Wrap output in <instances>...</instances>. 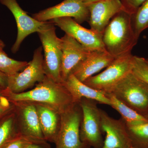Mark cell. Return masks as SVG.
<instances>
[{"label":"cell","mask_w":148,"mask_h":148,"mask_svg":"<svg viewBox=\"0 0 148 148\" xmlns=\"http://www.w3.org/2000/svg\"><path fill=\"white\" fill-rule=\"evenodd\" d=\"M3 93L11 103L28 102L40 104L53 109L60 114L77 104L62 83L56 82L47 76L32 90L14 93L6 88L3 89Z\"/></svg>","instance_id":"6da1fadb"},{"label":"cell","mask_w":148,"mask_h":148,"mask_svg":"<svg viewBox=\"0 0 148 148\" xmlns=\"http://www.w3.org/2000/svg\"><path fill=\"white\" fill-rule=\"evenodd\" d=\"M106 51L115 58L131 54L138 42L132 22V14L123 10L111 19L102 35Z\"/></svg>","instance_id":"7a4b0ae2"},{"label":"cell","mask_w":148,"mask_h":148,"mask_svg":"<svg viewBox=\"0 0 148 148\" xmlns=\"http://www.w3.org/2000/svg\"><path fill=\"white\" fill-rule=\"evenodd\" d=\"M38 34L44 53L43 64L46 76L56 82L62 83L61 38L56 36L55 25L51 21H47Z\"/></svg>","instance_id":"3957f363"},{"label":"cell","mask_w":148,"mask_h":148,"mask_svg":"<svg viewBox=\"0 0 148 148\" xmlns=\"http://www.w3.org/2000/svg\"><path fill=\"white\" fill-rule=\"evenodd\" d=\"M109 93H112L143 116L148 112V84L132 72L119 83Z\"/></svg>","instance_id":"277c9868"},{"label":"cell","mask_w":148,"mask_h":148,"mask_svg":"<svg viewBox=\"0 0 148 148\" xmlns=\"http://www.w3.org/2000/svg\"><path fill=\"white\" fill-rule=\"evenodd\" d=\"M133 62L132 54L117 58L105 71L88 78L84 83L104 93H110L119 83L132 72Z\"/></svg>","instance_id":"5b68a950"},{"label":"cell","mask_w":148,"mask_h":148,"mask_svg":"<svg viewBox=\"0 0 148 148\" xmlns=\"http://www.w3.org/2000/svg\"><path fill=\"white\" fill-rule=\"evenodd\" d=\"M79 104L82 110V116L80 128L81 139L84 144L95 148H102L101 109L98 103L90 99L82 98Z\"/></svg>","instance_id":"8992f818"},{"label":"cell","mask_w":148,"mask_h":148,"mask_svg":"<svg viewBox=\"0 0 148 148\" xmlns=\"http://www.w3.org/2000/svg\"><path fill=\"white\" fill-rule=\"evenodd\" d=\"M42 47L35 50L32 61L22 71L8 76L7 88L14 93L25 92L46 76L43 64Z\"/></svg>","instance_id":"52a82bcc"},{"label":"cell","mask_w":148,"mask_h":148,"mask_svg":"<svg viewBox=\"0 0 148 148\" xmlns=\"http://www.w3.org/2000/svg\"><path fill=\"white\" fill-rule=\"evenodd\" d=\"M82 113L79 103L61 114L60 130L55 142L56 148H82L80 135Z\"/></svg>","instance_id":"ba28073f"},{"label":"cell","mask_w":148,"mask_h":148,"mask_svg":"<svg viewBox=\"0 0 148 148\" xmlns=\"http://www.w3.org/2000/svg\"><path fill=\"white\" fill-rule=\"evenodd\" d=\"M32 17L41 22L56 18L71 17L81 24L88 21L89 12L87 5L81 0H64L56 5L34 14Z\"/></svg>","instance_id":"9c48e42d"},{"label":"cell","mask_w":148,"mask_h":148,"mask_svg":"<svg viewBox=\"0 0 148 148\" xmlns=\"http://www.w3.org/2000/svg\"><path fill=\"white\" fill-rule=\"evenodd\" d=\"M51 21L88 50L106 51L102 35L83 27L71 17L56 18Z\"/></svg>","instance_id":"30bf717a"},{"label":"cell","mask_w":148,"mask_h":148,"mask_svg":"<svg viewBox=\"0 0 148 148\" xmlns=\"http://www.w3.org/2000/svg\"><path fill=\"white\" fill-rule=\"evenodd\" d=\"M0 3L10 11L16 20L17 37L11 48L12 52L16 53L25 38L33 33L39 32L47 21H38L29 16L21 8L17 0H0Z\"/></svg>","instance_id":"8fae6325"},{"label":"cell","mask_w":148,"mask_h":148,"mask_svg":"<svg viewBox=\"0 0 148 148\" xmlns=\"http://www.w3.org/2000/svg\"><path fill=\"white\" fill-rule=\"evenodd\" d=\"M12 103L14 106L18 130L21 135L32 140H45L35 104L28 102Z\"/></svg>","instance_id":"7c38bea8"},{"label":"cell","mask_w":148,"mask_h":148,"mask_svg":"<svg viewBox=\"0 0 148 148\" xmlns=\"http://www.w3.org/2000/svg\"><path fill=\"white\" fill-rule=\"evenodd\" d=\"M86 5L89 10L88 22L90 29L102 36L111 19L124 10L121 0H102Z\"/></svg>","instance_id":"4fadbf2b"},{"label":"cell","mask_w":148,"mask_h":148,"mask_svg":"<svg viewBox=\"0 0 148 148\" xmlns=\"http://www.w3.org/2000/svg\"><path fill=\"white\" fill-rule=\"evenodd\" d=\"M101 128L106 138L102 148H130L132 147L123 120L114 119L101 109Z\"/></svg>","instance_id":"5bb4252c"},{"label":"cell","mask_w":148,"mask_h":148,"mask_svg":"<svg viewBox=\"0 0 148 148\" xmlns=\"http://www.w3.org/2000/svg\"><path fill=\"white\" fill-rule=\"evenodd\" d=\"M61 42L62 52L61 77L63 82L71 75L73 70L92 51L66 34L61 38Z\"/></svg>","instance_id":"9a60e30c"},{"label":"cell","mask_w":148,"mask_h":148,"mask_svg":"<svg viewBox=\"0 0 148 148\" xmlns=\"http://www.w3.org/2000/svg\"><path fill=\"white\" fill-rule=\"evenodd\" d=\"M116 58L106 51H92L73 70L71 74L84 82L94 74L110 66Z\"/></svg>","instance_id":"2e32d148"},{"label":"cell","mask_w":148,"mask_h":148,"mask_svg":"<svg viewBox=\"0 0 148 148\" xmlns=\"http://www.w3.org/2000/svg\"><path fill=\"white\" fill-rule=\"evenodd\" d=\"M62 84L71 94L76 103H79L82 98H86L111 106V101L105 93L89 87L79 80L73 74H71Z\"/></svg>","instance_id":"e0dca14e"},{"label":"cell","mask_w":148,"mask_h":148,"mask_svg":"<svg viewBox=\"0 0 148 148\" xmlns=\"http://www.w3.org/2000/svg\"><path fill=\"white\" fill-rule=\"evenodd\" d=\"M35 105L45 139L55 143L61 126V114L46 106Z\"/></svg>","instance_id":"ac0fdd59"},{"label":"cell","mask_w":148,"mask_h":148,"mask_svg":"<svg viewBox=\"0 0 148 148\" xmlns=\"http://www.w3.org/2000/svg\"><path fill=\"white\" fill-rule=\"evenodd\" d=\"M111 101V107L117 111L127 126L147 122L148 120L138 112L123 103L112 93H105Z\"/></svg>","instance_id":"d6986e66"},{"label":"cell","mask_w":148,"mask_h":148,"mask_svg":"<svg viewBox=\"0 0 148 148\" xmlns=\"http://www.w3.org/2000/svg\"><path fill=\"white\" fill-rule=\"evenodd\" d=\"M20 134L14 109L0 120V148Z\"/></svg>","instance_id":"ffe728a7"},{"label":"cell","mask_w":148,"mask_h":148,"mask_svg":"<svg viewBox=\"0 0 148 148\" xmlns=\"http://www.w3.org/2000/svg\"><path fill=\"white\" fill-rule=\"evenodd\" d=\"M3 49L0 47V72L9 76L22 71L28 66L27 61H16L9 57Z\"/></svg>","instance_id":"44dd1931"},{"label":"cell","mask_w":148,"mask_h":148,"mask_svg":"<svg viewBox=\"0 0 148 148\" xmlns=\"http://www.w3.org/2000/svg\"><path fill=\"white\" fill-rule=\"evenodd\" d=\"M132 22L135 36L139 39L141 33L148 28V0L144 2L132 14Z\"/></svg>","instance_id":"7402d4cb"},{"label":"cell","mask_w":148,"mask_h":148,"mask_svg":"<svg viewBox=\"0 0 148 148\" xmlns=\"http://www.w3.org/2000/svg\"><path fill=\"white\" fill-rule=\"evenodd\" d=\"M126 126L132 146L133 143H137L148 147V122L136 125Z\"/></svg>","instance_id":"603a6c76"},{"label":"cell","mask_w":148,"mask_h":148,"mask_svg":"<svg viewBox=\"0 0 148 148\" xmlns=\"http://www.w3.org/2000/svg\"><path fill=\"white\" fill-rule=\"evenodd\" d=\"M132 72L148 84V64L146 62L145 58L133 56Z\"/></svg>","instance_id":"cb8c5ba5"},{"label":"cell","mask_w":148,"mask_h":148,"mask_svg":"<svg viewBox=\"0 0 148 148\" xmlns=\"http://www.w3.org/2000/svg\"><path fill=\"white\" fill-rule=\"evenodd\" d=\"M4 88L0 86V119L14 109V105L4 95Z\"/></svg>","instance_id":"d4e9b609"},{"label":"cell","mask_w":148,"mask_h":148,"mask_svg":"<svg viewBox=\"0 0 148 148\" xmlns=\"http://www.w3.org/2000/svg\"><path fill=\"white\" fill-rule=\"evenodd\" d=\"M31 139L20 133L16 138L7 144L3 148H24Z\"/></svg>","instance_id":"484cf974"},{"label":"cell","mask_w":148,"mask_h":148,"mask_svg":"<svg viewBox=\"0 0 148 148\" xmlns=\"http://www.w3.org/2000/svg\"><path fill=\"white\" fill-rule=\"evenodd\" d=\"M124 10L133 14L146 0H121Z\"/></svg>","instance_id":"4316f807"},{"label":"cell","mask_w":148,"mask_h":148,"mask_svg":"<svg viewBox=\"0 0 148 148\" xmlns=\"http://www.w3.org/2000/svg\"><path fill=\"white\" fill-rule=\"evenodd\" d=\"M24 148H50L46 140H31Z\"/></svg>","instance_id":"83f0119b"},{"label":"cell","mask_w":148,"mask_h":148,"mask_svg":"<svg viewBox=\"0 0 148 148\" xmlns=\"http://www.w3.org/2000/svg\"><path fill=\"white\" fill-rule=\"evenodd\" d=\"M8 76L3 73L0 72V86L4 88L7 87Z\"/></svg>","instance_id":"f1b7e54d"},{"label":"cell","mask_w":148,"mask_h":148,"mask_svg":"<svg viewBox=\"0 0 148 148\" xmlns=\"http://www.w3.org/2000/svg\"><path fill=\"white\" fill-rule=\"evenodd\" d=\"M81 1L85 4L87 5L91 3L98 1H102V0H81Z\"/></svg>","instance_id":"f546056e"},{"label":"cell","mask_w":148,"mask_h":148,"mask_svg":"<svg viewBox=\"0 0 148 148\" xmlns=\"http://www.w3.org/2000/svg\"><path fill=\"white\" fill-rule=\"evenodd\" d=\"M5 47V45L4 43L2 40H0V47L3 48Z\"/></svg>","instance_id":"4dcf8cb0"},{"label":"cell","mask_w":148,"mask_h":148,"mask_svg":"<svg viewBox=\"0 0 148 148\" xmlns=\"http://www.w3.org/2000/svg\"><path fill=\"white\" fill-rule=\"evenodd\" d=\"M145 117L146 118H147V119L148 120V111L147 112V114H146L145 115Z\"/></svg>","instance_id":"1f68e13d"},{"label":"cell","mask_w":148,"mask_h":148,"mask_svg":"<svg viewBox=\"0 0 148 148\" xmlns=\"http://www.w3.org/2000/svg\"><path fill=\"white\" fill-rule=\"evenodd\" d=\"M145 60L146 62H147V64H148V59H147V58H145Z\"/></svg>","instance_id":"d6a6232c"},{"label":"cell","mask_w":148,"mask_h":148,"mask_svg":"<svg viewBox=\"0 0 148 148\" xmlns=\"http://www.w3.org/2000/svg\"><path fill=\"white\" fill-rule=\"evenodd\" d=\"M130 148H135L134 147H132H132H130Z\"/></svg>","instance_id":"836d02e7"},{"label":"cell","mask_w":148,"mask_h":148,"mask_svg":"<svg viewBox=\"0 0 148 148\" xmlns=\"http://www.w3.org/2000/svg\"><path fill=\"white\" fill-rule=\"evenodd\" d=\"M0 120H1V119H0Z\"/></svg>","instance_id":"e575fe53"}]
</instances>
